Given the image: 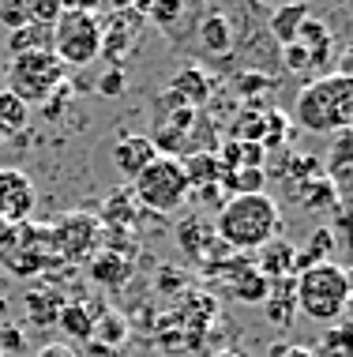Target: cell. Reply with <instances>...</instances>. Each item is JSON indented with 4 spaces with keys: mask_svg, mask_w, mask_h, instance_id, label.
<instances>
[{
    "mask_svg": "<svg viewBox=\"0 0 353 357\" xmlns=\"http://www.w3.org/2000/svg\"><path fill=\"white\" fill-rule=\"evenodd\" d=\"M244 42H256V38L248 34V19L237 15L233 0H199L196 8L185 12L177 31L169 34V45H177L180 53H192L207 64L233 61Z\"/></svg>",
    "mask_w": 353,
    "mask_h": 357,
    "instance_id": "obj_1",
    "label": "cell"
},
{
    "mask_svg": "<svg viewBox=\"0 0 353 357\" xmlns=\"http://www.w3.org/2000/svg\"><path fill=\"white\" fill-rule=\"evenodd\" d=\"M214 237L218 245H226L230 252L252 256L263 245L279 241L282 234V211L267 192H241V196L222 199L214 215Z\"/></svg>",
    "mask_w": 353,
    "mask_h": 357,
    "instance_id": "obj_2",
    "label": "cell"
},
{
    "mask_svg": "<svg viewBox=\"0 0 353 357\" xmlns=\"http://www.w3.org/2000/svg\"><path fill=\"white\" fill-rule=\"evenodd\" d=\"M293 121L312 136H338L353 128V79L350 72H331L304 83L293 98Z\"/></svg>",
    "mask_w": 353,
    "mask_h": 357,
    "instance_id": "obj_3",
    "label": "cell"
},
{
    "mask_svg": "<svg viewBox=\"0 0 353 357\" xmlns=\"http://www.w3.org/2000/svg\"><path fill=\"white\" fill-rule=\"evenodd\" d=\"M350 294H353L350 271L342 264H331V259L293 275V305L323 327L342 324V316L350 308Z\"/></svg>",
    "mask_w": 353,
    "mask_h": 357,
    "instance_id": "obj_4",
    "label": "cell"
},
{
    "mask_svg": "<svg viewBox=\"0 0 353 357\" xmlns=\"http://www.w3.org/2000/svg\"><path fill=\"white\" fill-rule=\"evenodd\" d=\"M68 68L56 61L53 50H34V53H15L8 61V86L23 105H45L53 94L64 91Z\"/></svg>",
    "mask_w": 353,
    "mask_h": 357,
    "instance_id": "obj_5",
    "label": "cell"
},
{
    "mask_svg": "<svg viewBox=\"0 0 353 357\" xmlns=\"http://www.w3.org/2000/svg\"><path fill=\"white\" fill-rule=\"evenodd\" d=\"M188 177L180 158H169V154H158L147 169L132 181V196H136L139 207H147L150 215H177L188 199Z\"/></svg>",
    "mask_w": 353,
    "mask_h": 357,
    "instance_id": "obj_6",
    "label": "cell"
},
{
    "mask_svg": "<svg viewBox=\"0 0 353 357\" xmlns=\"http://www.w3.org/2000/svg\"><path fill=\"white\" fill-rule=\"evenodd\" d=\"M53 53L64 68H87L102 56V19L91 12H64L53 26Z\"/></svg>",
    "mask_w": 353,
    "mask_h": 357,
    "instance_id": "obj_7",
    "label": "cell"
},
{
    "mask_svg": "<svg viewBox=\"0 0 353 357\" xmlns=\"http://www.w3.org/2000/svg\"><path fill=\"white\" fill-rule=\"evenodd\" d=\"M49 248L56 259H68V264H83V259H91L98 252V241H102V222L94 215H83V211H75V215H64L61 222H53L49 229Z\"/></svg>",
    "mask_w": 353,
    "mask_h": 357,
    "instance_id": "obj_8",
    "label": "cell"
},
{
    "mask_svg": "<svg viewBox=\"0 0 353 357\" xmlns=\"http://www.w3.org/2000/svg\"><path fill=\"white\" fill-rule=\"evenodd\" d=\"M38 207V188L23 169L0 166V222L15 226V222H31Z\"/></svg>",
    "mask_w": 353,
    "mask_h": 357,
    "instance_id": "obj_9",
    "label": "cell"
},
{
    "mask_svg": "<svg viewBox=\"0 0 353 357\" xmlns=\"http://www.w3.org/2000/svg\"><path fill=\"white\" fill-rule=\"evenodd\" d=\"M155 158H158L155 143H150V136H139V132H124V136H117V143H113V166H117L128 181H136Z\"/></svg>",
    "mask_w": 353,
    "mask_h": 357,
    "instance_id": "obj_10",
    "label": "cell"
},
{
    "mask_svg": "<svg viewBox=\"0 0 353 357\" xmlns=\"http://www.w3.org/2000/svg\"><path fill=\"white\" fill-rule=\"evenodd\" d=\"M136 34H139V15L132 12V8L113 12L109 23H102V53H106L109 61L128 56L132 45H136Z\"/></svg>",
    "mask_w": 353,
    "mask_h": 357,
    "instance_id": "obj_11",
    "label": "cell"
},
{
    "mask_svg": "<svg viewBox=\"0 0 353 357\" xmlns=\"http://www.w3.org/2000/svg\"><path fill=\"white\" fill-rule=\"evenodd\" d=\"M293 45H301L304 56H308V64H312V72H316V68H327L335 38H331V26L323 23V19L308 15V19L297 26V34H293Z\"/></svg>",
    "mask_w": 353,
    "mask_h": 357,
    "instance_id": "obj_12",
    "label": "cell"
},
{
    "mask_svg": "<svg viewBox=\"0 0 353 357\" xmlns=\"http://www.w3.org/2000/svg\"><path fill=\"white\" fill-rule=\"evenodd\" d=\"M267 282H279V278H293L297 275V248L285 245V241H271L260 248V264H256Z\"/></svg>",
    "mask_w": 353,
    "mask_h": 357,
    "instance_id": "obj_13",
    "label": "cell"
},
{
    "mask_svg": "<svg viewBox=\"0 0 353 357\" xmlns=\"http://www.w3.org/2000/svg\"><path fill=\"white\" fill-rule=\"evenodd\" d=\"M185 166V177H188V188H211V185H222L226 181V169H222V158L211 151H192L180 158Z\"/></svg>",
    "mask_w": 353,
    "mask_h": 357,
    "instance_id": "obj_14",
    "label": "cell"
},
{
    "mask_svg": "<svg viewBox=\"0 0 353 357\" xmlns=\"http://www.w3.org/2000/svg\"><path fill=\"white\" fill-rule=\"evenodd\" d=\"M91 278H94V282H102V286L120 289L132 278V256L113 252V248H102V252L91 256Z\"/></svg>",
    "mask_w": 353,
    "mask_h": 357,
    "instance_id": "obj_15",
    "label": "cell"
},
{
    "mask_svg": "<svg viewBox=\"0 0 353 357\" xmlns=\"http://www.w3.org/2000/svg\"><path fill=\"white\" fill-rule=\"evenodd\" d=\"M312 15V8L304 4V0H293V4H282L279 12H271V19H267V34L274 38V45H290L293 34H297V26L304 23V19Z\"/></svg>",
    "mask_w": 353,
    "mask_h": 357,
    "instance_id": "obj_16",
    "label": "cell"
},
{
    "mask_svg": "<svg viewBox=\"0 0 353 357\" xmlns=\"http://www.w3.org/2000/svg\"><path fill=\"white\" fill-rule=\"evenodd\" d=\"M139 204H136V196H132V188H117L113 196L106 199V207H102V218L98 222H106V226H117V229H128L132 222L139 218Z\"/></svg>",
    "mask_w": 353,
    "mask_h": 357,
    "instance_id": "obj_17",
    "label": "cell"
},
{
    "mask_svg": "<svg viewBox=\"0 0 353 357\" xmlns=\"http://www.w3.org/2000/svg\"><path fill=\"white\" fill-rule=\"evenodd\" d=\"M260 305H263L267 320L285 327V324H290V312H293V278H279V282H271V289H267V297Z\"/></svg>",
    "mask_w": 353,
    "mask_h": 357,
    "instance_id": "obj_18",
    "label": "cell"
},
{
    "mask_svg": "<svg viewBox=\"0 0 353 357\" xmlns=\"http://www.w3.org/2000/svg\"><path fill=\"white\" fill-rule=\"evenodd\" d=\"M34 50H53V26H42V23H26L12 31L8 38V53H34Z\"/></svg>",
    "mask_w": 353,
    "mask_h": 357,
    "instance_id": "obj_19",
    "label": "cell"
},
{
    "mask_svg": "<svg viewBox=\"0 0 353 357\" xmlns=\"http://www.w3.org/2000/svg\"><path fill=\"white\" fill-rule=\"evenodd\" d=\"M169 91H173L180 102H188V105L196 109V105L207 102V91H211V83H207L203 68H185L173 83H169Z\"/></svg>",
    "mask_w": 353,
    "mask_h": 357,
    "instance_id": "obj_20",
    "label": "cell"
},
{
    "mask_svg": "<svg viewBox=\"0 0 353 357\" xmlns=\"http://www.w3.org/2000/svg\"><path fill=\"white\" fill-rule=\"evenodd\" d=\"M23 305H26V312H31V324H38V327L53 324L56 316H61V308H64L53 289H31V294L23 297Z\"/></svg>",
    "mask_w": 353,
    "mask_h": 357,
    "instance_id": "obj_21",
    "label": "cell"
},
{
    "mask_svg": "<svg viewBox=\"0 0 353 357\" xmlns=\"http://www.w3.org/2000/svg\"><path fill=\"white\" fill-rule=\"evenodd\" d=\"M31 121V105H23L12 91H0V128L4 132H19Z\"/></svg>",
    "mask_w": 353,
    "mask_h": 357,
    "instance_id": "obj_22",
    "label": "cell"
},
{
    "mask_svg": "<svg viewBox=\"0 0 353 357\" xmlns=\"http://www.w3.org/2000/svg\"><path fill=\"white\" fill-rule=\"evenodd\" d=\"M56 324H61V331L72 335V339H91L94 335V320L87 316V308H79V305H64L61 316H56Z\"/></svg>",
    "mask_w": 353,
    "mask_h": 357,
    "instance_id": "obj_23",
    "label": "cell"
},
{
    "mask_svg": "<svg viewBox=\"0 0 353 357\" xmlns=\"http://www.w3.org/2000/svg\"><path fill=\"white\" fill-rule=\"evenodd\" d=\"M31 23V0H0V26L19 31Z\"/></svg>",
    "mask_w": 353,
    "mask_h": 357,
    "instance_id": "obj_24",
    "label": "cell"
},
{
    "mask_svg": "<svg viewBox=\"0 0 353 357\" xmlns=\"http://www.w3.org/2000/svg\"><path fill=\"white\" fill-rule=\"evenodd\" d=\"M124 83H128V79H124V68H120V64H113V68L98 79V94L117 98V94H124Z\"/></svg>",
    "mask_w": 353,
    "mask_h": 357,
    "instance_id": "obj_25",
    "label": "cell"
},
{
    "mask_svg": "<svg viewBox=\"0 0 353 357\" xmlns=\"http://www.w3.org/2000/svg\"><path fill=\"white\" fill-rule=\"evenodd\" d=\"M23 346V327H0V354H15Z\"/></svg>",
    "mask_w": 353,
    "mask_h": 357,
    "instance_id": "obj_26",
    "label": "cell"
},
{
    "mask_svg": "<svg viewBox=\"0 0 353 357\" xmlns=\"http://www.w3.org/2000/svg\"><path fill=\"white\" fill-rule=\"evenodd\" d=\"M106 8V0H64V12H102Z\"/></svg>",
    "mask_w": 353,
    "mask_h": 357,
    "instance_id": "obj_27",
    "label": "cell"
},
{
    "mask_svg": "<svg viewBox=\"0 0 353 357\" xmlns=\"http://www.w3.org/2000/svg\"><path fill=\"white\" fill-rule=\"evenodd\" d=\"M38 357H72V354L64 350V346H45V350L38 354Z\"/></svg>",
    "mask_w": 353,
    "mask_h": 357,
    "instance_id": "obj_28",
    "label": "cell"
},
{
    "mask_svg": "<svg viewBox=\"0 0 353 357\" xmlns=\"http://www.w3.org/2000/svg\"><path fill=\"white\" fill-rule=\"evenodd\" d=\"M109 12H124V8H132V0H106Z\"/></svg>",
    "mask_w": 353,
    "mask_h": 357,
    "instance_id": "obj_29",
    "label": "cell"
},
{
    "mask_svg": "<svg viewBox=\"0 0 353 357\" xmlns=\"http://www.w3.org/2000/svg\"><path fill=\"white\" fill-rule=\"evenodd\" d=\"M4 139H8V132H4V128H0V143H4Z\"/></svg>",
    "mask_w": 353,
    "mask_h": 357,
    "instance_id": "obj_30",
    "label": "cell"
},
{
    "mask_svg": "<svg viewBox=\"0 0 353 357\" xmlns=\"http://www.w3.org/2000/svg\"><path fill=\"white\" fill-rule=\"evenodd\" d=\"M0 234H4V222H0Z\"/></svg>",
    "mask_w": 353,
    "mask_h": 357,
    "instance_id": "obj_31",
    "label": "cell"
},
{
    "mask_svg": "<svg viewBox=\"0 0 353 357\" xmlns=\"http://www.w3.org/2000/svg\"><path fill=\"white\" fill-rule=\"evenodd\" d=\"M0 357H4V354H0Z\"/></svg>",
    "mask_w": 353,
    "mask_h": 357,
    "instance_id": "obj_32",
    "label": "cell"
}]
</instances>
